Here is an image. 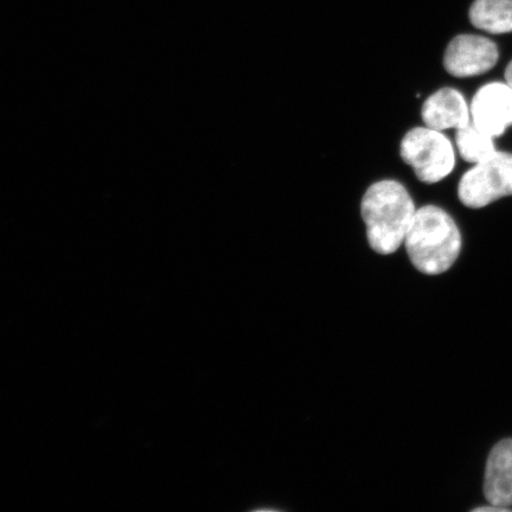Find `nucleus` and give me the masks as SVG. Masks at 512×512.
Wrapping results in <instances>:
<instances>
[{
  "mask_svg": "<svg viewBox=\"0 0 512 512\" xmlns=\"http://www.w3.org/2000/svg\"><path fill=\"white\" fill-rule=\"evenodd\" d=\"M505 80L510 87H512V61L508 64L507 69H505Z\"/></svg>",
  "mask_w": 512,
  "mask_h": 512,
  "instance_id": "nucleus-12",
  "label": "nucleus"
},
{
  "mask_svg": "<svg viewBox=\"0 0 512 512\" xmlns=\"http://www.w3.org/2000/svg\"><path fill=\"white\" fill-rule=\"evenodd\" d=\"M484 495L489 504L512 507V439H503L492 448L486 462Z\"/></svg>",
  "mask_w": 512,
  "mask_h": 512,
  "instance_id": "nucleus-8",
  "label": "nucleus"
},
{
  "mask_svg": "<svg viewBox=\"0 0 512 512\" xmlns=\"http://www.w3.org/2000/svg\"><path fill=\"white\" fill-rule=\"evenodd\" d=\"M403 162L412 166L415 176L426 184L443 181L456 166V152L443 132L430 127H415L400 144Z\"/></svg>",
  "mask_w": 512,
  "mask_h": 512,
  "instance_id": "nucleus-3",
  "label": "nucleus"
},
{
  "mask_svg": "<svg viewBox=\"0 0 512 512\" xmlns=\"http://www.w3.org/2000/svg\"><path fill=\"white\" fill-rule=\"evenodd\" d=\"M472 123L492 138L503 136L512 126V87L491 82L473 96L470 107Z\"/></svg>",
  "mask_w": 512,
  "mask_h": 512,
  "instance_id": "nucleus-6",
  "label": "nucleus"
},
{
  "mask_svg": "<svg viewBox=\"0 0 512 512\" xmlns=\"http://www.w3.org/2000/svg\"><path fill=\"white\" fill-rule=\"evenodd\" d=\"M416 213L405 185L383 179L370 185L361 203L369 246L377 254H393L403 245Z\"/></svg>",
  "mask_w": 512,
  "mask_h": 512,
  "instance_id": "nucleus-1",
  "label": "nucleus"
},
{
  "mask_svg": "<svg viewBox=\"0 0 512 512\" xmlns=\"http://www.w3.org/2000/svg\"><path fill=\"white\" fill-rule=\"evenodd\" d=\"M470 21L490 34L512 31V0H476L470 9Z\"/></svg>",
  "mask_w": 512,
  "mask_h": 512,
  "instance_id": "nucleus-9",
  "label": "nucleus"
},
{
  "mask_svg": "<svg viewBox=\"0 0 512 512\" xmlns=\"http://www.w3.org/2000/svg\"><path fill=\"white\" fill-rule=\"evenodd\" d=\"M499 53L496 43L476 35H459L448 44L444 67L456 78H473L490 72L496 66Z\"/></svg>",
  "mask_w": 512,
  "mask_h": 512,
  "instance_id": "nucleus-5",
  "label": "nucleus"
},
{
  "mask_svg": "<svg viewBox=\"0 0 512 512\" xmlns=\"http://www.w3.org/2000/svg\"><path fill=\"white\" fill-rule=\"evenodd\" d=\"M403 245L416 270L439 275L457 261L463 241L457 223L444 209L425 206L416 209Z\"/></svg>",
  "mask_w": 512,
  "mask_h": 512,
  "instance_id": "nucleus-2",
  "label": "nucleus"
},
{
  "mask_svg": "<svg viewBox=\"0 0 512 512\" xmlns=\"http://www.w3.org/2000/svg\"><path fill=\"white\" fill-rule=\"evenodd\" d=\"M494 139L470 123L457 130L456 144L465 162L477 164L495 155L497 150Z\"/></svg>",
  "mask_w": 512,
  "mask_h": 512,
  "instance_id": "nucleus-10",
  "label": "nucleus"
},
{
  "mask_svg": "<svg viewBox=\"0 0 512 512\" xmlns=\"http://www.w3.org/2000/svg\"><path fill=\"white\" fill-rule=\"evenodd\" d=\"M473 511H494V512H508V511H511L510 508H504V507H499V505H495V504H489V507H480V508H477Z\"/></svg>",
  "mask_w": 512,
  "mask_h": 512,
  "instance_id": "nucleus-11",
  "label": "nucleus"
},
{
  "mask_svg": "<svg viewBox=\"0 0 512 512\" xmlns=\"http://www.w3.org/2000/svg\"><path fill=\"white\" fill-rule=\"evenodd\" d=\"M421 117L427 127L440 132L462 128L471 123V111L462 93L457 89H439L425 101Z\"/></svg>",
  "mask_w": 512,
  "mask_h": 512,
  "instance_id": "nucleus-7",
  "label": "nucleus"
},
{
  "mask_svg": "<svg viewBox=\"0 0 512 512\" xmlns=\"http://www.w3.org/2000/svg\"><path fill=\"white\" fill-rule=\"evenodd\" d=\"M512 196V153L496 152L460 179L458 197L465 207L480 209Z\"/></svg>",
  "mask_w": 512,
  "mask_h": 512,
  "instance_id": "nucleus-4",
  "label": "nucleus"
}]
</instances>
